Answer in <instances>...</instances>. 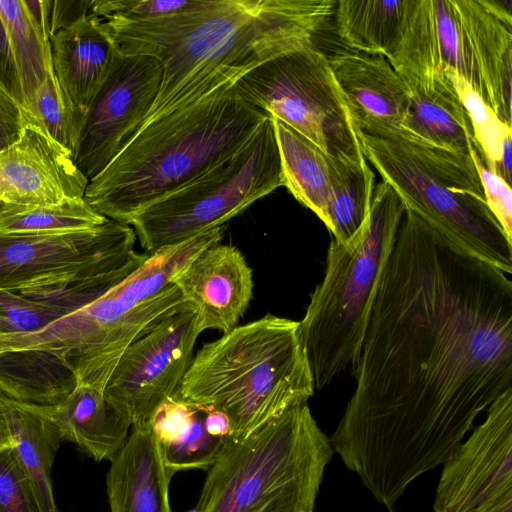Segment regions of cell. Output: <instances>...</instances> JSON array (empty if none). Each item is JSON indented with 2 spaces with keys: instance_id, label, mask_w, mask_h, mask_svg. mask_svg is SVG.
I'll list each match as a JSON object with an SVG mask.
<instances>
[{
  "instance_id": "ffe728a7",
  "label": "cell",
  "mask_w": 512,
  "mask_h": 512,
  "mask_svg": "<svg viewBox=\"0 0 512 512\" xmlns=\"http://www.w3.org/2000/svg\"><path fill=\"white\" fill-rule=\"evenodd\" d=\"M50 45L55 75L85 117L122 54L91 12L52 35Z\"/></svg>"
},
{
  "instance_id": "d4e9b609",
  "label": "cell",
  "mask_w": 512,
  "mask_h": 512,
  "mask_svg": "<svg viewBox=\"0 0 512 512\" xmlns=\"http://www.w3.org/2000/svg\"><path fill=\"white\" fill-rule=\"evenodd\" d=\"M272 117V116H271ZM280 154L283 186L302 205L329 223L331 181L328 156L311 140L272 117Z\"/></svg>"
},
{
  "instance_id": "60d3db41",
  "label": "cell",
  "mask_w": 512,
  "mask_h": 512,
  "mask_svg": "<svg viewBox=\"0 0 512 512\" xmlns=\"http://www.w3.org/2000/svg\"><path fill=\"white\" fill-rule=\"evenodd\" d=\"M471 512H512V491L495 497Z\"/></svg>"
},
{
  "instance_id": "5b68a950",
  "label": "cell",
  "mask_w": 512,
  "mask_h": 512,
  "mask_svg": "<svg viewBox=\"0 0 512 512\" xmlns=\"http://www.w3.org/2000/svg\"><path fill=\"white\" fill-rule=\"evenodd\" d=\"M298 327L299 321L266 314L204 344L193 356L179 397L224 412L233 439L306 404L315 386Z\"/></svg>"
},
{
  "instance_id": "7a4b0ae2",
  "label": "cell",
  "mask_w": 512,
  "mask_h": 512,
  "mask_svg": "<svg viewBox=\"0 0 512 512\" xmlns=\"http://www.w3.org/2000/svg\"><path fill=\"white\" fill-rule=\"evenodd\" d=\"M225 231L222 225L149 254L103 295L38 331L0 336V394L54 405L78 384L103 392L126 348L187 306L173 280Z\"/></svg>"
},
{
  "instance_id": "4fadbf2b",
  "label": "cell",
  "mask_w": 512,
  "mask_h": 512,
  "mask_svg": "<svg viewBox=\"0 0 512 512\" xmlns=\"http://www.w3.org/2000/svg\"><path fill=\"white\" fill-rule=\"evenodd\" d=\"M389 62L403 80L410 98L409 137L404 141L469 154L472 126L443 67L426 11L413 14Z\"/></svg>"
},
{
  "instance_id": "7402d4cb",
  "label": "cell",
  "mask_w": 512,
  "mask_h": 512,
  "mask_svg": "<svg viewBox=\"0 0 512 512\" xmlns=\"http://www.w3.org/2000/svg\"><path fill=\"white\" fill-rule=\"evenodd\" d=\"M23 404L48 420L62 441L74 443L97 462L111 461L123 447L131 428L103 392L89 385H76L54 405Z\"/></svg>"
},
{
  "instance_id": "d590c367",
  "label": "cell",
  "mask_w": 512,
  "mask_h": 512,
  "mask_svg": "<svg viewBox=\"0 0 512 512\" xmlns=\"http://www.w3.org/2000/svg\"><path fill=\"white\" fill-rule=\"evenodd\" d=\"M198 410L179 395L167 398L152 414L147 425L160 445L176 440L191 424Z\"/></svg>"
},
{
  "instance_id": "ba28073f",
  "label": "cell",
  "mask_w": 512,
  "mask_h": 512,
  "mask_svg": "<svg viewBox=\"0 0 512 512\" xmlns=\"http://www.w3.org/2000/svg\"><path fill=\"white\" fill-rule=\"evenodd\" d=\"M359 133L366 161L405 209L462 250L512 274V242L487 206L470 154Z\"/></svg>"
},
{
  "instance_id": "9c48e42d",
  "label": "cell",
  "mask_w": 512,
  "mask_h": 512,
  "mask_svg": "<svg viewBox=\"0 0 512 512\" xmlns=\"http://www.w3.org/2000/svg\"><path fill=\"white\" fill-rule=\"evenodd\" d=\"M283 186L272 117L240 149L145 207L129 221L147 254L216 227Z\"/></svg>"
},
{
  "instance_id": "83f0119b",
  "label": "cell",
  "mask_w": 512,
  "mask_h": 512,
  "mask_svg": "<svg viewBox=\"0 0 512 512\" xmlns=\"http://www.w3.org/2000/svg\"><path fill=\"white\" fill-rule=\"evenodd\" d=\"M108 219L82 199L50 206H23L0 200V234H52L79 231Z\"/></svg>"
},
{
  "instance_id": "cb8c5ba5",
  "label": "cell",
  "mask_w": 512,
  "mask_h": 512,
  "mask_svg": "<svg viewBox=\"0 0 512 512\" xmlns=\"http://www.w3.org/2000/svg\"><path fill=\"white\" fill-rule=\"evenodd\" d=\"M416 1H337V35L349 49L382 55L389 61L402 42Z\"/></svg>"
},
{
  "instance_id": "484cf974",
  "label": "cell",
  "mask_w": 512,
  "mask_h": 512,
  "mask_svg": "<svg viewBox=\"0 0 512 512\" xmlns=\"http://www.w3.org/2000/svg\"><path fill=\"white\" fill-rule=\"evenodd\" d=\"M0 16L10 41L22 105L31 117L35 94L54 70L50 38L36 25L24 0H0Z\"/></svg>"
},
{
  "instance_id": "30bf717a",
  "label": "cell",
  "mask_w": 512,
  "mask_h": 512,
  "mask_svg": "<svg viewBox=\"0 0 512 512\" xmlns=\"http://www.w3.org/2000/svg\"><path fill=\"white\" fill-rule=\"evenodd\" d=\"M245 102L283 121L327 156L366 160L349 102L314 44L273 57L234 84Z\"/></svg>"
},
{
  "instance_id": "8fae6325",
  "label": "cell",
  "mask_w": 512,
  "mask_h": 512,
  "mask_svg": "<svg viewBox=\"0 0 512 512\" xmlns=\"http://www.w3.org/2000/svg\"><path fill=\"white\" fill-rule=\"evenodd\" d=\"M130 225L108 219L94 228L52 234H0V289L95 276L144 256Z\"/></svg>"
},
{
  "instance_id": "f546056e",
  "label": "cell",
  "mask_w": 512,
  "mask_h": 512,
  "mask_svg": "<svg viewBox=\"0 0 512 512\" xmlns=\"http://www.w3.org/2000/svg\"><path fill=\"white\" fill-rule=\"evenodd\" d=\"M31 118L52 139L73 153L84 115L62 88L54 70L48 74L35 94Z\"/></svg>"
},
{
  "instance_id": "44dd1931",
  "label": "cell",
  "mask_w": 512,
  "mask_h": 512,
  "mask_svg": "<svg viewBox=\"0 0 512 512\" xmlns=\"http://www.w3.org/2000/svg\"><path fill=\"white\" fill-rule=\"evenodd\" d=\"M110 463L106 476L110 512H172L168 495L172 477L147 423L132 427Z\"/></svg>"
},
{
  "instance_id": "1f68e13d",
  "label": "cell",
  "mask_w": 512,
  "mask_h": 512,
  "mask_svg": "<svg viewBox=\"0 0 512 512\" xmlns=\"http://www.w3.org/2000/svg\"><path fill=\"white\" fill-rule=\"evenodd\" d=\"M203 0H93L90 12L100 19L128 22L162 20L198 7Z\"/></svg>"
},
{
  "instance_id": "277c9868",
  "label": "cell",
  "mask_w": 512,
  "mask_h": 512,
  "mask_svg": "<svg viewBox=\"0 0 512 512\" xmlns=\"http://www.w3.org/2000/svg\"><path fill=\"white\" fill-rule=\"evenodd\" d=\"M269 114L227 84L143 125L89 180L84 200L127 224L139 211L240 149Z\"/></svg>"
},
{
  "instance_id": "4dcf8cb0",
  "label": "cell",
  "mask_w": 512,
  "mask_h": 512,
  "mask_svg": "<svg viewBox=\"0 0 512 512\" xmlns=\"http://www.w3.org/2000/svg\"><path fill=\"white\" fill-rule=\"evenodd\" d=\"M204 414L205 410L198 407L188 428L176 440L160 445L166 470L171 477L180 470H208L218 458L226 438H217L207 432Z\"/></svg>"
},
{
  "instance_id": "e0dca14e",
  "label": "cell",
  "mask_w": 512,
  "mask_h": 512,
  "mask_svg": "<svg viewBox=\"0 0 512 512\" xmlns=\"http://www.w3.org/2000/svg\"><path fill=\"white\" fill-rule=\"evenodd\" d=\"M328 61L359 132L373 137L408 139V90L387 58L339 49Z\"/></svg>"
},
{
  "instance_id": "4316f807",
  "label": "cell",
  "mask_w": 512,
  "mask_h": 512,
  "mask_svg": "<svg viewBox=\"0 0 512 512\" xmlns=\"http://www.w3.org/2000/svg\"><path fill=\"white\" fill-rule=\"evenodd\" d=\"M331 203L327 229L339 243L349 242L364 226L375 189V174L366 160L328 156Z\"/></svg>"
},
{
  "instance_id": "e575fe53",
  "label": "cell",
  "mask_w": 512,
  "mask_h": 512,
  "mask_svg": "<svg viewBox=\"0 0 512 512\" xmlns=\"http://www.w3.org/2000/svg\"><path fill=\"white\" fill-rule=\"evenodd\" d=\"M469 154L480 178L487 206L507 239L512 242L511 185L487 168L474 138L469 142Z\"/></svg>"
},
{
  "instance_id": "d6a6232c",
  "label": "cell",
  "mask_w": 512,
  "mask_h": 512,
  "mask_svg": "<svg viewBox=\"0 0 512 512\" xmlns=\"http://www.w3.org/2000/svg\"><path fill=\"white\" fill-rule=\"evenodd\" d=\"M61 315L10 290L0 289V336L38 331Z\"/></svg>"
},
{
  "instance_id": "b9f144b4",
  "label": "cell",
  "mask_w": 512,
  "mask_h": 512,
  "mask_svg": "<svg viewBox=\"0 0 512 512\" xmlns=\"http://www.w3.org/2000/svg\"><path fill=\"white\" fill-rule=\"evenodd\" d=\"M12 442L3 414L0 410V450L11 447Z\"/></svg>"
},
{
  "instance_id": "52a82bcc",
  "label": "cell",
  "mask_w": 512,
  "mask_h": 512,
  "mask_svg": "<svg viewBox=\"0 0 512 512\" xmlns=\"http://www.w3.org/2000/svg\"><path fill=\"white\" fill-rule=\"evenodd\" d=\"M404 212L396 191L381 181L362 229L345 244L331 240L324 277L298 327L315 389L329 385L356 360Z\"/></svg>"
},
{
  "instance_id": "603a6c76",
  "label": "cell",
  "mask_w": 512,
  "mask_h": 512,
  "mask_svg": "<svg viewBox=\"0 0 512 512\" xmlns=\"http://www.w3.org/2000/svg\"><path fill=\"white\" fill-rule=\"evenodd\" d=\"M0 410L14 454L24 470L40 512H58L51 469L62 442L56 428L22 402L0 394Z\"/></svg>"
},
{
  "instance_id": "5bb4252c",
  "label": "cell",
  "mask_w": 512,
  "mask_h": 512,
  "mask_svg": "<svg viewBox=\"0 0 512 512\" xmlns=\"http://www.w3.org/2000/svg\"><path fill=\"white\" fill-rule=\"evenodd\" d=\"M159 59L122 55L86 111L72 153L88 179L98 175L141 128L158 95Z\"/></svg>"
},
{
  "instance_id": "d6986e66",
  "label": "cell",
  "mask_w": 512,
  "mask_h": 512,
  "mask_svg": "<svg viewBox=\"0 0 512 512\" xmlns=\"http://www.w3.org/2000/svg\"><path fill=\"white\" fill-rule=\"evenodd\" d=\"M173 283L195 313L200 333L238 326L253 297V273L242 252L216 243L197 254Z\"/></svg>"
},
{
  "instance_id": "f35d334b",
  "label": "cell",
  "mask_w": 512,
  "mask_h": 512,
  "mask_svg": "<svg viewBox=\"0 0 512 512\" xmlns=\"http://www.w3.org/2000/svg\"><path fill=\"white\" fill-rule=\"evenodd\" d=\"M0 78L22 104V94L17 70L5 24L0 16ZM23 106V105H22Z\"/></svg>"
},
{
  "instance_id": "2e32d148",
  "label": "cell",
  "mask_w": 512,
  "mask_h": 512,
  "mask_svg": "<svg viewBox=\"0 0 512 512\" xmlns=\"http://www.w3.org/2000/svg\"><path fill=\"white\" fill-rule=\"evenodd\" d=\"M88 182L72 153L35 123L0 151V200L5 203L50 206L82 199Z\"/></svg>"
},
{
  "instance_id": "6da1fadb",
  "label": "cell",
  "mask_w": 512,
  "mask_h": 512,
  "mask_svg": "<svg viewBox=\"0 0 512 512\" xmlns=\"http://www.w3.org/2000/svg\"><path fill=\"white\" fill-rule=\"evenodd\" d=\"M334 452L391 510L512 389L510 275L405 209L356 360Z\"/></svg>"
},
{
  "instance_id": "7c38bea8",
  "label": "cell",
  "mask_w": 512,
  "mask_h": 512,
  "mask_svg": "<svg viewBox=\"0 0 512 512\" xmlns=\"http://www.w3.org/2000/svg\"><path fill=\"white\" fill-rule=\"evenodd\" d=\"M200 334L195 313L185 306L123 352L103 395L131 427L146 424L167 398L178 395Z\"/></svg>"
},
{
  "instance_id": "ab89813d",
  "label": "cell",
  "mask_w": 512,
  "mask_h": 512,
  "mask_svg": "<svg viewBox=\"0 0 512 512\" xmlns=\"http://www.w3.org/2000/svg\"><path fill=\"white\" fill-rule=\"evenodd\" d=\"M204 410V425L207 432L217 438L231 437V424L227 415L213 408Z\"/></svg>"
},
{
  "instance_id": "3957f363",
  "label": "cell",
  "mask_w": 512,
  "mask_h": 512,
  "mask_svg": "<svg viewBox=\"0 0 512 512\" xmlns=\"http://www.w3.org/2000/svg\"><path fill=\"white\" fill-rule=\"evenodd\" d=\"M335 6L334 0H203L162 20L101 21L122 55L162 63L160 89L145 125L234 84L273 57L314 44Z\"/></svg>"
},
{
  "instance_id": "f1b7e54d",
  "label": "cell",
  "mask_w": 512,
  "mask_h": 512,
  "mask_svg": "<svg viewBox=\"0 0 512 512\" xmlns=\"http://www.w3.org/2000/svg\"><path fill=\"white\" fill-rule=\"evenodd\" d=\"M469 117L473 138L487 168L499 175L505 144L512 128L494 112L471 85L458 73L445 69Z\"/></svg>"
},
{
  "instance_id": "8992f818",
  "label": "cell",
  "mask_w": 512,
  "mask_h": 512,
  "mask_svg": "<svg viewBox=\"0 0 512 512\" xmlns=\"http://www.w3.org/2000/svg\"><path fill=\"white\" fill-rule=\"evenodd\" d=\"M334 454L306 404L226 438L193 512H314Z\"/></svg>"
},
{
  "instance_id": "ac0fdd59",
  "label": "cell",
  "mask_w": 512,
  "mask_h": 512,
  "mask_svg": "<svg viewBox=\"0 0 512 512\" xmlns=\"http://www.w3.org/2000/svg\"><path fill=\"white\" fill-rule=\"evenodd\" d=\"M458 25L461 75L511 126L512 24L497 17L486 0H452Z\"/></svg>"
},
{
  "instance_id": "9a60e30c",
  "label": "cell",
  "mask_w": 512,
  "mask_h": 512,
  "mask_svg": "<svg viewBox=\"0 0 512 512\" xmlns=\"http://www.w3.org/2000/svg\"><path fill=\"white\" fill-rule=\"evenodd\" d=\"M442 466L435 512H471L512 491V389L488 407L485 420Z\"/></svg>"
},
{
  "instance_id": "74e56055",
  "label": "cell",
  "mask_w": 512,
  "mask_h": 512,
  "mask_svg": "<svg viewBox=\"0 0 512 512\" xmlns=\"http://www.w3.org/2000/svg\"><path fill=\"white\" fill-rule=\"evenodd\" d=\"M93 0H50V38L61 29L67 28L91 10Z\"/></svg>"
},
{
  "instance_id": "836d02e7",
  "label": "cell",
  "mask_w": 512,
  "mask_h": 512,
  "mask_svg": "<svg viewBox=\"0 0 512 512\" xmlns=\"http://www.w3.org/2000/svg\"><path fill=\"white\" fill-rule=\"evenodd\" d=\"M0 512H40L29 480L11 447L0 450Z\"/></svg>"
},
{
  "instance_id": "8d00e7d4",
  "label": "cell",
  "mask_w": 512,
  "mask_h": 512,
  "mask_svg": "<svg viewBox=\"0 0 512 512\" xmlns=\"http://www.w3.org/2000/svg\"><path fill=\"white\" fill-rule=\"evenodd\" d=\"M31 122L29 113L0 78V151L13 144Z\"/></svg>"
}]
</instances>
